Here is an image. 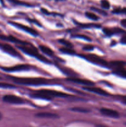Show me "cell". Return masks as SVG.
I'll return each instance as SVG.
<instances>
[{"label": "cell", "mask_w": 126, "mask_h": 127, "mask_svg": "<svg viewBox=\"0 0 126 127\" xmlns=\"http://www.w3.org/2000/svg\"><path fill=\"white\" fill-rule=\"evenodd\" d=\"M14 81L17 84L30 86L43 85V84H48V81L47 79L42 78H17L14 79Z\"/></svg>", "instance_id": "cell-1"}, {"label": "cell", "mask_w": 126, "mask_h": 127, "mask_svg": "<svg viewBox=\"0 0 126 127\" xmlns=\"http://www.w3.org/2000/svg\"><path fill=\"white\" fill-rule=\"evenodd\" d=\"M17 47L27 55H28L31 56V57H35L38 60H40L41 62H44V63H49V61L47 58H46L45 57H43V55L38 53L37 49H35V48H30V47H26V46H25V45H23L22 46H17Z\"/></svg>", "instance_id": "cell-2"}, {"label": "cell", "mask_w": 126, "mask_h": 127, "mask_svg": "<svg viewBox=\"0 0 126 127\" xmlns=\"http://www.w3.org/2000/svg\"><path fill=\"white\" fill-rule=\"evenodd\" d=\"M86 60H88V61H90V62H92V63H95V64H97L98 65L102 66H106L107 67L108 66V63L105 60L102 59L101 58H100L98 56L95 55H87L84 56Z\"/></svg>", "instance_id": "cell-3"}, {"label": "cell", "mask_w": 126, "mask_h": 127, "mask_svg": "<svg viewBox=\"0 0 126 127\" xmlns=\"http://www.w3.org/2000/svg\"><path fill=\"white\" fill-rule=\"evenodd\" d=\"M38 93H42V94H45V95H48V96L50 97H67L68 94H65L64 93H62V92L57 91L54 90H49V89H42V90L38 91Z\"/></svg>", "instance_id": "cell-4"}, {"label": "cell", "mask_w": 126, "mask_h": 127, "mask_svg": "<svg viewBox=\"0 0 126 127\" xmlns=\"http://www.w3.org/2000/svg\"><path fill=\"white\" fill-rule=\"evenodd\" d=\"M8 23H9L10 24L12 25V26H15L17 28L20 29H22L23 31H24L25 32H27V33H30V34L32 35L33 36H38V33L37 31H35L33 29L31 28V27H28L27 26H25V25L21 24L20 23H17V22H11V21H9L8 22Z\"/></svg>", "instance_id": "cell-5"}, {"label": "cell", "mask_w": 126, "mask_h": 127, "mask_svg": "<svg viewBox=\"0 0 126 127\" xmlns=\"http://www.w3.org/2000/svg\"><path fill=\"white\" fill-rule=\"evenodd\" d=\"M3 101L11 104H22L24 101L23 99L15 95H6L3 97Z\"/></svg>", "instance_id": "cell-6"}, {"label": "cell", "mask_w": 126, "mask_h": 127, "mask_svg": "<svg viewBox=\"0 0 126 127\" xmlns=\"http://www.w3.org/2000/svg\"><path fill=\"white\" fill-rule=\"evenodd\" d=\"M0 47L2 50L11 55L17 57H21L19 52L15 48H14V47H12L11 45L7 44V43H2V44H0Z\"/></svg>", "instance_id": "cell-7"}, {"label": "cell", "mask_w": 126, "mask_h": 127, "mask_svg": "<svg viewBox=\"0 0 126 127\" xmlns=\"http://www.w3.org/2000/svg\"><path fill=\"white\" fill-rule=\"evenodd\" d=\"M30 69V66L27 64H17L9 68H3L2 69L7 72H14V71H25Z\"/></svg>", "instance_id": "cell-8"}, {"label": "cell", "mask_w": 126, "mask_h": 127, "mask_svg": "<svg viewBox=\"0 0 126 127\" xmlns=\"http://www.w3.org/2000/svg\"><path fill=\"white\" fill-rule=\"evenodd\" d=\"M83 89L84 90H86L87 91L91 92V93H95L96 94L101 95H104V96H107L109 95L108 93L105 91L103 89H101L100 88H96V87H93V86H84Z\"/></svg>", "instance_id": "cell-9"}, {"label": "cell", "mask_w": 126, "mask_h": 127, "mask_svg": "<svg viewBox=\"0 0 126 127\" xmlns=\"http://www.w3.org/2000/svg\"><path fill=\"white\" fill-rule=\"evenodd\" d=\"M100 112L104 115L105 116L108 117L114 118V119H117L119 117V114L117 111L112 109H107V108H102L100 110Z\"/></svg>", "instance_id": "cell-10"}, {"label": "cell", "mask_w": 126, "mask_h": 127, "mask_svg": "<svg viewBox=\"0 0 126 127\" xmlns=\"http://www.w3.org/2000/svg\"><path fill=\"white\" fill-rule=\"evenodd\" d=\"M67 80L69 81L73 82V83H77V84H82V85H84L85 86H88L94 85V83H93V82H91V81L87 80V79H81V78H68Z\"/></svg>", "instance_id": "cell-11"}, {"label": "cell", "mask_w": 126, "mask_h": 127, "mask_svg": "<svg viewBox=\"0 0 126 127\" xmlns=\"http://www.w3.org/2000/svg\"><path fill=\"white\" fill-rule=\"evenodd\" d=\"M0 38L2 40H4L8 41V42H14V43H19V44H22V45H23L26 44V43H24V42H22L21 40L17 39V38H16V37H13V36H12V35L6 36V35H4L0 34Z\"/></svg>", "instance_id": "cell-12"}, {"label": "cell", "mask_w": 126, "mask_h": 127, "mask_svg": "<svg viewBox=\"0 0 126 127\" xmlns=\"http://www.w3.org/2000/svg\"><path fill=\"white\" fill-rule=\"evenodd\" d=\"M38 118H43V119H55L59 118V115L57 114H53L50 112H40L38 113L35 115Z\"/></svg>", "instance_id": "cell-13"}, {"label": "cell", "mask_w": 126, "mask_h": 127, "mask_svg": "<svg viewBox=\"0 0 126 127\" xmlns=\"http://www.w3.org/2000/svg\"><path fill=\"white\" fill-rule=\"evenodd\" d=\"M39 48L43 53H44V54L47 55L48 56H53V54H54V52H53V50L51 48H49V47H46L45 45H41L39 46Z\"/></svg>", "instance_id": "cell-14"}, {"label": "cell", "mask_w": 126, "mask_h": 127, "mask_svg": "<svg viewBox=\"0 0 126 127\" xmlns=\"http://www.w3.org/2000/svg\"><path fill=\"white\" fill-rule=\"evenodd\" d=\"M114 73L122 78H126V70L121 68H118L114 71Z\"/></svg>", "instance_id": "cell-15"}, {"label": "cell", "mask_w": 126, "mask_h": 127, "mask_svg": "<svg viewBox=\"0 0 126 127\" xmlns=\"http://www.w3.org/2000/svg\"><path fill=\"white\" fill-rule=\"evenodd\" d=\"M7 1L12 2V3L14 4L21 5V6H32V5L30 4L29 3L23 2V1H19V0H7Z\"/></svg>", "instance_id": "cell-16"}, {"label": "cell", "mask_w": 126, "mask_h": 127, "mask_svg": "<svg viewBox=\"0 0 126 127\" xmlns=\"http://www.w3.org/2000/svg\"><path fill=\"white\" fill-rule=\"evenodd\" d=\"M70 110L74 112H80V113H88L90 112V110L88 109H85V108L82 107H73L70 109Z\"/></svg>", "instance_id": "cell-17"}, {"label": "cell", "mask_w": 126, "mask_h": 127, "mask_svg": "<svg viewBox=\"0 0 126 127\" xmlns=\"http://www.w3.org/2000/svg\"><path fill=\"white\" fill-rule=\"evenodd\" d=\"M16 88V86L14 84L0 82V88H3V89H12V88Z\"/></svg>", "instance_id": "cell-18"}, {"label": "cell", "mask_w": 126, "mask_h": 127, "mask_svg": "<svg viewBox=\"0 0 126 127\" xmlns=\"http://www.w3.org/2000/svg\"><path fill=\"white\" fill-rule=\"evenodd\" d=\"M60 51L64 53H66V54L72 55L75 53V52L72 49V48H69V47H64V48H61L60 49Z\"/></svg>", "instance_id": "cell-19"}, {"label": "cell", "mask_w": 126, "mask_h": 127, "mask_svg": "<svg viewBox=\"0 0 126 127\" xmlns=\"http://www.w3.org/2000/svg\"><path fill=\"white\" fill-rule=\"evenodd\" d=\"M85 16H86L88 18L90 19L93 20V21H97V20L98 19V17L95 14L92 13V12H85Z\"/></svg>", "instance_id": "cell-20"}, {"label": "cell", "mask_w": 126, "mask_h": 127, "mask_svg": "<svg viewBox=\"0 0 126 127\" xmlns=\"http://www.w3.org/2000/svg\"><path fill=\"white\" fill-rule=\"evenodd\" d=\"M59 42H60L61 44L65 45L66 47H69V48H72V45L70 43L69 41L67 40L64 39V38H61V39L59 40Z\"/></svg>", "instance_id": "cell-21"}, {"label": "cell", "mask_w": 126, "mask_h": 127, "mask_svg": "<svg viewBox=\"0 0 126 127\" xmlns=\"http://www.w3.org/2000/svg\"><path fill=\"white\" fill-rule=\"evenodd\" d=\"M101 7L105 9H108L110 7V4L107 0H102L101 2Z\"/></svg>", "instance_id": "cell-22"}, {"label": "cell", "mask_w": 126, "mask_h": 127, "mask_svg": "<svg viewBox=\"0 0 126 127\" xmlns=\"http://www.w3.org/2000/svg\"><path fill=\"white\" fill-rule=\"evenodd\" d=\"M103 32H104V33H105V34L107 36H111L114 33L113 29H107V28L104 29Z\"/></svg>", "instance_id": "cell-23"}, {"label": "cell", "mask_w": 126, "mask_h": 127, "mask_svg": "<svg viewBox=\"0 0 126 127\" xmlns=\"http://www.w3.org/2000/svg\"><path fill=\"white\" fill-rule=\"evenodd\" d=\"M74 37H77V38H82V39H85L86 40H88V41H91V39H90V37H87L86 35H74Z\"/></svg>", "instance_id": "cell-24"}, {"label": "cell", "mask_w": 126, "mask_h": 127, "mask_svg": "<svg viewBox=\"0 0 126 127\" xmlns=\"http://www.w3.org/2000/svg\"><path fill=\"white\" fill-rule=\"evenodd\" d=\"M112 64H113V65L116 66L118 67V68H121V67L125 63L122 62H112Z\"/></svg>", "instance_id": "cell-25"}, {"label": "cell", "mask_w": 126, "mask_h": 127, "mask_svg": "<svg viewBox=\"0 0 126 127\" xmlns=\"http://www.w3.org/2000/svg\"><path fill=\"white\" fill-rule=\"evenodd\" d=\"M83 49L86 51H91L94 49V47L91 45H87L83 47Z\"/></svg>", "instance_id": "cell-26"}, {"label": "cell", "mask_w": 126, "mask_h": 127, "mask_svg": "<svg viewBox=\"0 0 126 127\" xmlns=\"http://www.w3.org/2000/svg\"><path fill=\"white\" fill-rule=\"evenodd\" d=\"M41 11H42V12H43V14H46V15H49L50 14L49 12V11H48L47 9H46L44 8H41Z\"/></svg>", "instance_id": "cell-27"}, {"label": "cell", "mask_w": 126, "mask_h": 127, "mask_svg": "<svg viewBox=\"0 0 126 127\" xmlns=\"http://www.w3.org/2000/svg\"><path fill=\"white\" fill-rule=\"evenodd\" d=\"M121 43L122 44H126V35H124L121 39Z\"/></svg>", "instance_id": "cell-28"}, {"label": "cell", "mask_w": 126, "mask_h": 127, "mask_svg": "<svg viewBox=\"0 0 126 127\" xmlns=\"http://www.w3.org/2000/svg\"><path fill=\"white\" fill-rule=\"evenodd\" d=\"M92 9L95 10V11H96V12H100V13L101 14H104V15H106V13L105 12H104V11H100V9H98L96 8H95V7H92Z\"/></svg>", "instance_id": "cell-29"}, {"label": "cell", "mask_w": 126, "mask_h": 127, "mask_svg": "<svg viewBox=\"0 0 126 127\" xmlns=\"http://www.w3.org/2000/svg\"><path fill=\"white\" fill-rule=\"evenodd\" d=\"M121 24L124 27L126 28V19H122V21H121Z\"/></svg>", "instance_id": "cell-30"}, {"label": "cell", "mask_w": 126, "mask_h": 127, "mask_svg": "<svg viewBox=\"0 0 126 127\" xmlns=\"http://www.w3.org/2000/svg\"><path fill=\"white\" fill-rule=\"evenodd\" d=\"M95 127H107L105 126V125H96Z\"/></svg>", "instance_id": "cell-31"}, {"label": "cell", "mask_w": 126, "mask_h": 127, "mask_svg": "<svg viewBox=\"0 0 126 127\" xmlns=\"http://www.w3.org/2000/svg\"><path fill=\"white\" fill-rule=\"evenodd\" d=\"M2 114H1V113L0 112V120L2 119Z\"/></svg>", "instance_id": "cell-32"}, {"label": "cell", "mask_w": 126, "mask_h": 127, "mask_svg": "<svg viewBox=\"0 0 126 127\" xmlns=\"http://www.w3.org/2000/svg\"><path fill=\"white\" fill-rule=\"evenodd\" d=\"M124 104H126V98H124Z\"/></svg>", "instance_id": "cell-33"}]
</instances>
